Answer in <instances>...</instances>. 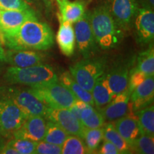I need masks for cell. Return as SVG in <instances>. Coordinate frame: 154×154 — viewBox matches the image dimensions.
Here are the masks:
<instances>
[{
  "label": "cell",
  "instance_id": "cell-9",
  "mask_svg": "<svg viewBox=\"0 0 154 154\" xmlns=\"http://www.w3.org/2000/svg\"><path fill=\"white\" fill-rule=\"evenodd\" d=\"M108 5L117 26L122 31L130 30L140 8L136 0H110Z\"/></svg>",
  "mask_w": 154,
  "mask_h": 154
},
{
  "label": "cell",
  "instance_id": "cell-37",
  "mask_svg": "<svg viewBox=\"0 0 154 154\" xmlns=\"http://www.w3.org/2000/svg\"><path fill=\"white\" fill-rule=\"evenodd\" d=\"M0 153H4V154H18L16 150L11 146L10 144L9 143V142L6 145L3 146L0 149Z\"/></svg>",
  "mask_w": 154,
  "mask_h": 154
},
{
  "label": "cell",
  "instance_id": "cell-13",
  "mask_svg": "<svg viewBox=\"0 0 154 154\" xmlns=\"http://www.w3.org/2000/svg\"><path fill=\"white\" fill-rule=\"evenodd\" d=\"M38 19L36 11L30 8L25 10H0V34L18 29L28 20Z\"/></svg>",
  "mask_w": 154,
  "mask_h": 154
},
{
  "label": "cell",
  "instance_id": "cell-12",
  "mask_svg": "<svg viewBox=\"0 0 154 154\" xmlns=\"http://www.w3.org/2000/svg\"><path fill=\"white\" fill-rule=\"evenodd\" d=\"M47 120L43 116H27L19 128L13 133L14 138H23L38 142L43 140L46 132Z\"/></svg>",
  "mask_w": 154,
  "mask_h": 154
},
{
  "label": "cell",
  "instance_id": "cell-1",
  "mask_svg": "<svg viewBox=\"0 0 154 154\" xmlns=\"http://www.w3.org/2000/svg\"><path fill=\"white\" fill-rule=\"evenodd\" d=\"M1 42L9 49L45 51L54 44V33L47 23L28 20L18 29L1 34Z\"/></svg>",
  "mask_w": 154,
  "mask_h": 154
},
{
  "label": "cell",
  "instance_id": "cell-10",
  "mask_svg": "<svg viewBox=\"0 0 154 154\" xmlns=\"http://www.w3.org/2000/svg\"><path fill=\"white\" fill-rule=\"evenodd\" d=\"M44 118L46 120L55 123L69 135L82 138L84 127L69 109L48 108Z\"/></svg>",
  "mask_w": 154,
  "mask_h": 154
},
{
  "label": "cell",
  "instance_id": "cell-30",
  "mask_svg": "<svg viewBox=\"0 0 154 154\" xmlns=\"http://www.w3.org/2000/svg\"><path fill=\"white\" fill-rule=\"evenodd\" d=\"M132 153L140 154L154 153V138L145 134H141L130 144Z\"/></svg>",
  "mask_w": 154,
  "mask_h": 154
},
{
  "label": "cell",
  "instance_id": "cell-11",
  "mask_svg": "<svg viewBox=\"0 0 154 154\" xmlns=\"http://www.w3.org/2000/svg\"><path fill=\"white\" fill-rule=\"evenodd\" d=\"M136 41L140 45L151 44L154 38V13L150 9L140 7L134 22Z\"/></svg>",
  "mask_w": 154,
  "mask_h": 154
},
{
  "label": "cell",
  "instance_id": "cell-8",
  "mask_svg": "<svg viewBox=\"0 0 154 154\" xmlns=\"http://www.w3.org/2000/svg\"><path fill=\"white\" fill-rule=\"evenodd\" d=\"M26 116L10 99L0 98V127L3 136L13 135L22 126Z\"/></svg>",
  "mask_w": 154,
  "mask_h": 154
},
{
  "label": "cell",
  "instance_id": "cell-23",
  "mask_svg": "<svg viewBox=\"0 0 154 154\" xmlns=\"http://www.w3.org/2000/svg\"><path fill=\"white\" fill-rule=\"evenodd\" d=\"M80 121L84 128H101L105 124V119L101 112L88 103L81 112Z\"/></svg>",
  "mask_w": 154,
  "mask_h": 154
},
{
  "label": "cell",
  "instance_id": "cell-17",
  "mask_svg": "<svg viewBox=\"0 0 154 154\" xmlns=\"http://www.w3.org/2000/svg\"><path fill=\"white\" fill-rule=\"evenodd\" d=\"M128 67L129 66L126 64H118L106 73L108 85L113 98L128 88L130 73Z\"/></svg>",
  "mask_w": 154,
  "mask_h": 154
},
{
  "label": "cell",
  "instance_id": "cell-24",
  "mask_svg": "<svg viewBox=\"0 0 154 154\" xmlns=\"http://www.w3.org/2000/svg\"><path fill=\"white\" fill-rule=\"evenodd\" d=\"M136 115L142 134L154 136V107L150 105L136 111Z\"/></svg>",
  "mask_w": 154,
  "mask_h": 154
},
{
  "label": "cell",
  "instance_id": "cell-40",
  "mask_svg": "<svg viewBox=\"0 0 154 154\" xmlns=\"http://www.w3.org/2000/svg\"><path fill=\"white\" fill-rule=\"evenodd\" d=\"M26 2H34V1H36V0H25Z\"/></svg>",
  "mask_w": 154,
  "mask_h": 154
},
{
  "label": "cell",
  "instance_id": "cell-6",
  "mask_svg": "<svg viewBox=\"0 0 154 154\" xmlns=\"http://www.w3.org/2000/svg\"><path fill=\"white\" fill-rule=\"evenodd\" d=\"M0 98L10 99L26 114V116H40L44 117L48 107L46 106L29 89L17 87L0 88Z\"/></svg>",
  "mask_w": 154,
  "mask_h": 154
},
{
  "label": "cell",
  "instance_id": "cell-25",
  "mask_svg": "<svg viewBox=\"0 0 154 154\" xmlns=\"http://www.w3.org/2000/svg\"><path fill=\"white\" fill-rule=\"evenodd\" d=\"M103 127V140H108L113 143L119 149L120 153H132L130 145L119 134L113 124L109 123V124H104Z\"/></svg>",
  "mask_w": 154,
  "mask_h": 154
},
{
  "label": "cell",
  "instance_id": "cell-16",
  "mask_svg": "<svg viewBox=\"0 0 154 154\" xmlns=\"http://www.w3.org/2000/svg\"><path fill=\"white\" fill-rule=\"evenodd\" d=\"M6 62L11 66L24 68L43 63L44 59L42 54L33 50L9 49L5 51Z\"/></svg>",
  "mask_w": 154,
  "mask_h": 154
},
{
  "label": "cell",
  "instance_id": "cell-26",
  "mask_svg": "<svg viewBox=\"0 0 154 154\" xmlns=\"http://www.w3.org/2000/svg\"><path fill=\"white\" fill-rule=\"evenodd\" d=\"M103 138V127L96 128H84L82 139L88 153H95Z\"/></svg>",
  "mask_w": 154,
  "mask_h": 154
},
{
  "label": "cell",
  "instance_id": "cell-3",
  "mask_svg": "<svg viewBox=\"0 0 154 154\" xmlns=\"http://www.w3.org/2000/svg\"><path fill=\"white\" fill-rule=\"evenodd\" d=\"M4 79L9 84H22L29 87L59 82L53 67L44 63L24 68L9 66L6 70Z\"/></svg>",
  "mask_w": 154,
  "mask_h": 154
},
{
  "label": "cell",
  "instance_id": "cell-28",
  "mask_svg": "<svg viewBox=\"0 0 154 154\" xmlns=\"http://www.w3.org/2000/svg\"><path fill=\"white\" fill-rule=\"evenodd\" d=\"M135 69L143 72L147 76H154V49L153 44L149 49L140 53Z\"/></svg>",
  "mask_w": 154,
  "mask_h": 154
},
{
  "label": "cell",
  "instance_id": "cell-14",
  "mask_svg": "<svg viewBox=\"0 0 154 154\" xmlns=\"http://www.w3.org/2000/svg\"><path fill=\"white\" fill-rule=\"evenodd\" d=\"M154 98L153 76H147L130 95V110L136 112L146 106L151 105Z\"/></svg>",
  "mask_w": 154,
  "mask_h": 154
},
{
  "label": "cell",
  "instance_id": "cell-27",
  "mask_svg": "<svg viewBox=\"0 0 154 154\" xmlns=\"http://www.w3.org/2000/svg\"><path fill=\"white\" fill-rule=\"evenodd\" d=\"M69 134L63 128L52 121L47 120L46 132L43 138L44 141L62 146Z\"/></svg>",
  "mask_w": 154,
  "mask_h": 154
},
{
  "label": "cell",
  "instance_id": "cell-32",
  "mask_svg": "<svg viewBox=\"0 0 154 154\" xmlns=\"http://www.w3.org/2000/svg\"><path fill=\"white\" fill-rule=\"evenodd\" d=\"M30 8L25 0H0V10H25Z\"/></svg>",
  "mask_w": 154,
  "mask_h": 154
},
{
  "label": "cell",
  "instance_id": "cell-4",
  "mask_svg": "<svg viewBox=\"0 0 154 154\" xmlns=\"http://www.w3.org/2000/svg\"><path fill=\"white\" fill-rule=\"evenodd\" d=\"M29 89L46 106L51 109H69L77 99L69 88L59 82L30 87Z\"/></svg>",
  "mask_w": 154,
  "mask_h": 154
},
{
  "label": "cell",
  "instance_id": "cell-33",
  "mask_svg": "<svg viewBox=\"0 0 154 154\" xmlns=\"http://www.w3.org/2000/svg\"><path fill=\"white\" fill-rule=\"evenodd\" d=\"M34 153L36 154H60L61 153V146L48 143L41 140L36 143Z\"/></svg>",
  "mask_w": 154,
  "mask_h": 154
},
{
  "label": "cell",
  "instance_id": "cell-18",
  "mask_svg": "<svg viewBox=\"0 0 154 154\" xmlns=\"http://www.w3.org/2000/svg\"><path fill=\"white\" fill-rule=\"evenodd\" d=\"M57 17L60 25L56 40L63 54L66 57H71L74 52L76 44L74 27L70 22L63 21L59 16V13L57 14Z\"/></svg>",
  "mask_w": 154,
  "mask_h": 154
},
{
  "label": "cell",
  "instance_id": "cell-42",
  "mask_svg": "<svg viewBox=\"0 0 154 154\" xmlns=\"http://www.w3.org/2000/svg\"><path fill=\"white\" fill-rule=\"evenodd\" d=\"M0 42H1V35H0Z\"/></svg>",
  "mask_w": 154,
  "mask_h": 154
},
{
  "label": "cell",
  "instance_id": "cell-15",
  "mask_svg": "<svg viewBox=\"0 0 154 154\" xmlns=\"http://www.w3.org/2000/svg\"><path fill=\"white\" fill-rule=\"evenodd\" d=\"M130 95L131 92L127 88L126 91L114 96L107 105L98 109V110L106 121H115L121 118L131 112Z\"/></svg>",
  "mask_w": 154,
  "mask_h": 154
},
{
  "label": "cell",
  "instance_id": "cell-39",
  "mask_svg": "<svg viewBox=\"0 0 154 154\" xmlns=\"http://www.w3.org/2000/svg\"><path fill=\"white\" fill-rule=\"evenodd\" d=\"M6 61V55H5V50L2 47V42H0V63L5 62Z\"/></svg>",
  "mask_w": 154,
  "mask_h": 154
},
{
  "label": "cell",
  "instance_id": "cell-36",
  "mask_svg": "<svg viewBox=\"0 0 154 154\" xmlns=\"http://www.w3.org/2000/svg\"><path fill=\"white\" fill-rule=\"evenodd\" d=\"M136 2H138L139 7L153 10L154 0H136Z\"/></svg>",
  "mask_w": 154,
  "mask_h": 154
},
{
  "label": "cell",
  "instance_id": "cell-38",
  "mask_svg": "<svg viewBox=\"0 0 154 154\" xmlns=\"http://www.w3.org/2000/svg\"><path fill=\"white\" fill-rule=\"evenodd\" d=\"M42 2H43L44 6H45L47 13L50 12L51 9H52L54 0H42Z\"/></svg>",
  "mask_w": 154,
  "mask_h": 154
},
{
  "label": "cell",
  "instance_id": "cell-35",
  "mask_svg": "<svg viewBox=\"0 0 154 154\" xmlns=\"http://www.w3.org/2000/svg\"><path fill=\"white\" fill-rule=\"evenodd\" d=\"M98 153L101 154H120V151L113 143L104 140Z\"/></svg>",
  "mask_w": 154,
  "mask_h": 154
},
{
  "label": "cell",
  "instance_id": "cell-20",
  "mask_svg": "<svg viewBox=\"0 0 154 154\" xmlns=\"http://www.w3.org/2000/svg\"><path fill=\"white\" fill-rule=\"evenodd\" d=\"M60 13L59 16L63 21L71 24L76 22L85 12L86 5L84 1L71 2L69 0H56Z\"/></svg>",
  "mask_w": 154,
  "mask_h": 154
},
{
  "label": "cell",
  "instance_id": "cell-31",
  "mask_svg": "<svg viewBox=\"0 0 154 154\" xmlns=\"http://www.w3.org/2000/svg\"><path fill=\"white\" fill-rule=\"evenodd\" d=\"M9 143L18 152V154H32L35 151L37 142L23 138H14V139L9 142Z\"/></svg>",
  "mask_w": 154,
  "mask_h": 154
},
{
  "label": "cell",
  "instance_id": "cell-22",
  "mask_svg": "<svg viewBox=\"0 0 154 154\" xmlns=\"http://www.w3.org/2000/svg\"><path fill=\"white\" fill-rule=\"evenodd\" d=\"M59 82L63 86L69 88L77 99L86 102L88 104L94 106V102L91 92H89L77 83L73 78L71 74L68 72H64L60 75Z\"/></svg>",
  "mask_w": 154,
  "mask_h": 154
},
{
  "label": "cell",
  "instance_id": "cell-21",
  "mask_svg": "<svg viewBox=\"0 0 154 154\" xmlns=\"http://www.w3.org/2000/svg\"><path fill=\"white\" fill-rule=\"evenodd\" d=\"M91 94L94 105L97 109L105 106L113 99V96L108 85L106 73L96 81Z\"/></svg>",
  "mask_w": 154,
  "mask_h": 154
},
{
  "label": "cell",
  "instance_id": "cell-41",
  "mask_svg": "<svg viewBox=\"0 0 154 154\" xmlns=\"http://www.w3.org/2000/svg\"><path fill=\"white\" fill-rule=\"evenodd\" d=\"M2 136V130H1V127H0V136Z\"/></svg>",
  "mask_w": 154,
  "mask_h": 154
},
{
  "label": "cell",
  "instance_id": "cell-29",
  "mask_svg": "<svg viewBox=\"0 0 154 154\" xmlns=\"http://www.w3.org/2000/svg\"><path fill=\"white\" fill-rule=\"evenodd\" d=\"M61 153L85 154L88 153L82 138L72 135L67 136L61 146Z\"/></svg>",
  "mask_w": 154,
  "mask_h": 154
},
{
  "label": "cell",
  "instance_id": "cell-34",
  "mask_svg": "<svg viewBox=\"0 0 154 154\" xmlns=\"http://www.w3.org/2000/svg\"><path fill=\"white\" fill-rule=\"evenodd\" d=\"M147 76L144 73L140 72L135 68H133L130 71L129 73V79H128V90L131 93L134 91L136 86H138Z\"/></svg>",
  "mask_w": 154,
  "mask_h": 154
},
{
  "label": "cell",
  "instance_id": "cell-5",
  "mask_svg": "<svg viewBox=\"0 0 154 154\" xmlns=\"http://www.w3.org/2000/svg\"><path fill=\"white\" fill-rule=\"evenodd\" d=\"M106 68L104 58L94 57L76 63L69 67V72L80 86L91 92L98 79L105 73Z\"/></svg>",
  "mask_w": 154,
  "mask_h": 154
},
{
  "label": "cell",
  "instance_id": "cell-19",
  "mask_svg": "<svg viewBox=\"0 0 154 154\" xmlns=\"http://www.w3.org/2000/svg\"><path fill=\"white\" fill-rule=\"evenodd\" d=\"M115 121V128L129 145L142 134L136 115L127 113Z\"/></svg>",
  "mask_w": 154,
  "mask_h": 154
},
{
  "label": "cell",
  "instance_id": "cell-7",
  "mask_svg": "<svg viewBox=\"0 0 154 154\" xmlns=\"http://www.w3.org/2000/svg\"><path fill=\"white\" fill-rule=\"evenodd\" d=\"M74 30L77 47L84 59L95 57L100 48L92 32L89 11H85L82 18L75 22Z\"/></svg>",
  "mask_w": 154,
  "mask_h": 154
},
{
  "label": "cell",
  "instance_id": "cell-2",
  "mask_svg": "<svg viewBox=\"0 0 154 154\" xmlns=\"http://www.w3.org/2000/svg\"><path fill=\"white\" fill-rule=\"evenodd\" d=\"M90 24L96 43L103 50L116 48L122 41L123 31L117 26L108 4L99 5L89 11Z\"/></svg>",
  "mask_w": 154,
  "mask_h": 154
}]
</instances>
